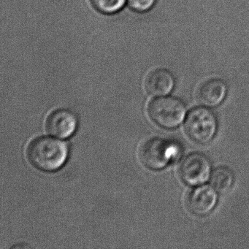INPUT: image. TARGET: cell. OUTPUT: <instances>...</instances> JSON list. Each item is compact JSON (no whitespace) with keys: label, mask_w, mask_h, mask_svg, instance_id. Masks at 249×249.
I'll return each instance as SVG.
<instances>
[{"label":"cell","mask_w":249,"mask_h":249,"mask_svg":"<svg viewBox=\"0 0 249 249\" xmlns=\"http://www.w3.org/2000/svg\"><path fill=\"white\" fill-rule=\"evenodd\" d=\"M27 154L29 161L36 168L43 171H55L66 161L68 148L59 140L40 137L30 142Z\"/></svg>","instance_id":"obj_1"},{"label":"cell","mask_w":249,"mask_h":249,"mask_svg":"<svg viewBox=\"0 0 249 249\" xmlns=\"http://www.w3.org/2000/svg\"><path fill=\"white\" fill-rule=\"evenodd\" d=\"M180 154L178 145L161 138L145 141L138 151L141 163L147 168L158 170L167 167Z\"/></svg>","instance_id":"obj_2"},{"label":"cell","mask_w":249,"mask_h":249,"mask_svg":"<svg viewBox=\"0 0 249 249\" xmlns=\"http://www.w3.org/2000/svg\"><path fill=\"white\" fill-rule=\"evenodd\" d=\"M150 119L164 129L178 127L184 121L186 108L184 103L176 97H159L148 105Z\"/></svg>","instance_id":"obj_3"},{"label":"cell","mask_w":249,"mask_h":249,"mask_svg":"<svg viewBox=\"0 0 249 249\" xmlns=\"http://www.w3.org/2000/svg\"><path fill=\"white\" fill-rule=\"evenodd\" d=\"M218 121L215 113L205 107L191 110L186 116L185 130L192 141L201 145L209 143L216 135Z\"/></svg>","instance_id":"obj_4"},{"label":"cell","mask_w":249,"mask_h":249,"mask_svg":"<svg viewBox=\"0 0 249 249\" xmlns=\"http://www.w3.org/2000/svg\"><path fill=\"white\" fill-rule=\"evenodd\" d=\"M209 159L202 153H192L183 158L179 166V176L186 185L192 186L205 184L211 176Z\"/></svg>","instance_id":"obj_5"},{"label":"cell","mask_w":249,"mask_h":249,"mask_svg":"<svg viewBox=\"0 0 249 249\" xmlns=\"http://www.w3.org/2000/svg\"><path fill=\"white\" fill-rule=\"evenodd\" d=\"M217 201V192L212 186L200 185L188 194L186 206L194 215L204 216L212 212Z\"/></svg>","instance_id":"obj_6"},{"label":"cell","mask_w":249,"mask_h":249,"mask_svg":"<svg viewBox=\"0 0 249 249\" xmlns=\"http://www.w3.org/2000/svg\"><path fill=\"white\" fill-rule=\"evenodd\" d=\"M77 118L68 110H57L51 113L46 121V131L57 138H68L76 130Z\"/></svg>","instance_id":"obj_7"},{"label":"cell","mask_w":249,"mask_h":249,"mask_svg":"<svg viewBox=\"0 0 249 249\" xmlns=\"http://www.w3.org/2000/svg\"><path fill=\"white\" fill-rule=\"evenodd\" d=\"M228 88L225 81L218 78H213L205 81L199 87L197 100L205 107H216L223 103Z\"/></svg>","instance_id":"obj_8"},{"label":"cell","mask_w":249,"mask_h":249,"mask_svg":"<svg viewBox=\"0 0 249 249\" xmlns=\"http://www.w3.org/2000/svg\"><path fill=\"white\" fill-rule=\"evenodd\" d=\"M174 76L168 70L157 69L150 72L145 80V89L155 97H163L171 92L175 87Z\"/></svg>","instance_id":"obj_9"},{"label":"cell","mask_w":249,"mask_h":249,"mask_svg":"<svg viewBox=\"0 0 249 249\" xmlns=\"http://www.w3.org/2000/svg\"><path fill=\"white\" fill-rule=\"evenodd\" d=\"M211 186L220 194H226L231 189L234 182V176L231 169L218 167L213 170L211 176Z\"/></svg>","instance_id":"obj_10"},{"label":"cell","mask_w":249,"mask_h":249,"mask_svg":"<svg viewBox=\"0 0 249 249\" xmlns=\"http://www.w3.org/2000/svg\"><path fill=\"white\" fill-rule=\"evenodd\" d=\"M94 9L107 15L116 14L123 8L126 0H90Z\"/></svg>","instance_id":"obj_11"},{"label":"cell","mask_w":249,"mask_h":249,"mask_svg":"<svg viewBox=\"0 0 249 249\" xmlns=\"http://www.w3.org/2000/svg\"><path fill=\"white\" fill-rule=\"evenodd\" d=\"M128 5L132 11L145 13L150 11L155 5L157 0H126Z\"/></svg>","instance_id":"obj_12"}]
</instances>
